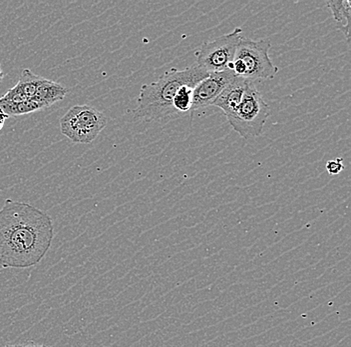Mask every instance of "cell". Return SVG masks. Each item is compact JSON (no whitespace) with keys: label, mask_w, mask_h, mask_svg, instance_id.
<instances>
[{"label":"cell","mask_w":351,"mask_h":347,"mask_svg":"<svg viewBox=\"0 0 351 347\" xmlns=\"http://www.w3.org/2000/svg\"><path fill=\"white\" fill-rule=\"evenodd\" d=\"M54 237L51 217L27 202L6 199L0 210V265L27 269L43 260Z\"/></svg>","instance_id":"1"},{"label":"cell","mask_w":351,"mask_h":347,"mask_svg":"<svg viewBox=\"0 0 351 347\" xmlns=\"http://www.w3.org/2000/svg\"><path fill=\"white\" fill-rule=\"evenodd\" d=\"M208 74L196 65L185 69L168 70L158 80L143 85L137 107L132 111L134 117L158 122L177 117L173 109V100L177 92L184 85L196 87Z\"/></svg>","instance_id":"2"},{"label":"cell","mask_w":351,"mask_h":347,"mask_svg":"<svg viewBox=\"0 0 351 347\" xmlns=\"http://www.w3.org/2000/svg\"><path fill=\"white\" fill-rule=\"evenodd\" d=\"M271 46L269 39L254 41L243 36L230 70L234 76L250 81L274 79L278 74V67L269 57Z\"/></svg>","instance_id":"3"},{"label":"cell","mask_w":351,"mask_h":347,"mask_svg":"<svg viewBox=\"0 0 351 347\" xmlns=\"http://www.w3.org/2000/svg\"><path fill=\"white\" fill-rule=\"evenodd\" d=\"M271 115V107L252 82L249 83L238 109L227 116L232 128L245 139L262 135L263 127Z\"/></svg>","instance_id":"4"},{"label":"cell","mask_w":351,"mask_h":347,"mask_svg":"<svg viewBox=\"0 0 351 347\" xmlns=\"http://www.w3.org/2000/svg\"><path fill=\"white\" fill-rule=\"evenodd\" d=\"M106 115L87 104L72 107L60 120V131L72 142L89 144L106 127Z\"/></svg>","instance_id":"5"},{"label":"cell","mask_w":351,"mask_h":347,"mask_svg":"<svg viewBox=\"0 0 351 347\" xmlns=\"http://www.w3.org/2000/svg\"><path fill=\"white\" fill-rule=\"evenodd\" d=\"M243 30L237 27L214 41H205L195 52L196 65L208 74L230 70L237 49L243 38Z\"/></svg>","instance_id":"6"},{"label":"cell","mask_w":351,"mask_h":347,"mask_svg":"<svg viewBox=\"0 0 351 347\" xmlns=\"http://www.w3.org/2000/svg\"><path fill=\"white\" fill-rule=\"evenodd\" d=\"M234 76L232 70H223L213 72L208 74V78L197 83L193 91L192 112L213 105Z\"/></svg>","instance_id":"7"},{"label":"cell","mask_w":351,"mask_h":347,"mask_svg":"<svg viewBox=\"0 0 351 347\" xmlns=\"http://www.w3.org/2000/svg\"><path fill=\"white\" fill-rule=\"evenodd\" d=\"M250 82L251 81L247 79L234 76L221 92L213 105L223 111L226 116L230 115L241 104Z\"/></svg>","instance_id":"8"},{"label":"cell","mask_w":351,"mask_h":347,"mask_svg":"<svg viewBox=\"0 0 351 347\" xmlns=\"http://www.w3.org/2000/svg\"><path fill=\"white\" fill-rule=\"evenodd\" d=\"M68 92L69 89L60 83L43 78L32 100L36 101L43 105L44 109H47L54 103L64 100Z\"/></svg>","instance_id":"9"},{"label":"cell","mask_w":351,"mask_h":347,"mask_svg":"<svg viewBox=\"0 0 351 347\" xmlns=\"http://www.w3.org/2000/svg\"><path fill=\"white\" fill-rule=\"evenodd\" d=\"M326 5L332 13L333 19L337 23V27L346 35V41L350 43L351 1L350 0L328 1Z\"/></svg>","instance_id":"10"},{"label":"cell","mask_w":351,"mask_h":347,"mask_svg":"<svg viewBox=\"0 0 351 347\" xmlns=\"http://www.w3.org/2000/svg\"><path fill=\"white\" fill-rule=\"evenodd\" d=\"M41 79L43 78L35 74L32 70L23 69L22 70L21 78L19 79V82L14 87L15 89L21 96H23L26 100H32L34 98L35 92H36Z\"/></svg>","instance_id":"11"},{"label":"cell","mask_w":351,"mask_h":347,"mask_svg":"<svg viewBox=\"0 0 351 347\" xmlns=\"http://www.w3.org/2000/svg\"><path fill=\"white\" fill-rule=\"evenodd\" d=\"M44 107L34 100H26L16 104H8V103L0 102V112L10 116L24 115V114L32 113V112L43 111Z\"/></svg>","instance_id":"12"},{"label":"cell","mask_w":351,"mask_h":347,"mask_svg":"<svg viewBox=\"0 0 351 347\" xmlns=\"http://www.w3.org/2000/svg\"><path fill=\"white\" fill-rule=\"evenodd\" d=\"M194 87L192 85H184L176 94L174 100H173V109H174L177 116L192 111Z\"/></svg>","instance_id":"13"},{"label":"cell","mask_w":351,"mask_h":347,"mask_svg":"<svg viewBox=\"0 0 351 347\" xmlns=\"http://www.w3.org/2000/svg\"><path fill=\"white\" fill-rule=\"evenodd\" d=\"M326 166V170H328V172L330 175H339V173L346 168L343 164V159L340 157L337 158V159L329 160Z\"/></svg>","instance_id":"14"},{"label":"cell","mask_w":351,"mask_h":347,"mask_svg":"<svg viewBox=\"0 0 351 347\" xmlns=\"http://www.w3.org/2000/svg\"><path fill=\"white\" fill-rule=\"evenodd\" d=\"M8 118L10 117H8V115H5V114L0 112V131L3 128L4 124H5V120H8Z\"/></svg>","instance_id":"15"},{"label":"cell","mask_w":351,"mask_h":347,"mask_svg":"<svg viewBox=\"0 0 351 347\" xmlns=\"http://www.w3.org/2000/svg\"><path fill=\"white\" fill-rule=\"evenodd\" d=\"M5 76V74H4L3 70H2L1 65H0V82H1L2 79Z\"/></svg>","instance_id":"16"}]
</instances>
